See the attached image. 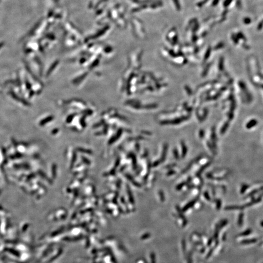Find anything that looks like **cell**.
<instances>
[{
	"instance_id": "obj_3",
	"label": "cell",
	"mask_w": 263,
	"mask_h": 263,
	"mask_svg": "<svg viewBox=\"0 0 263 263\" xmlns=\"http://www.w3.org/2000/svg\"><path fill=\"white\" fill-rule=\"evenodd\" d=\"M227 210H235V209H242L243 208L242 207H240L239 206H230V207H227L226 208Z\"/></svg>"
},
{
	"instance_id": "obj_1",
	"label": "cell",
	"mask_w": 263,
	"mask_h": 263,
	"mask_svg": "<svg viewBox=\"0 0 263 263\" xmlns=\"http://www.w3.org/2000/svg\"><path fill=\"white\" fill-rule=\"evenodd\" d=\"M243 217H244V214L243 212L240 213L239 216V219H238V224L239 226L242 225L243 222Z\"/></svg>"
},
{
	"instance_id": "obj_4",
	"label": "cell",
	"mask_w": 263,
	"mask_h": 263,
	"mask_svg": "<svg viewBox=\"0 0 263 263\" xmlns=\"http://www.w3.org/2000/svg\"><path fill=\"white\" fill-rule=\"evenodd\" d=\"M261 225L263 226V221L261 223Z\"/></svg>"
},
{
	"instance_id": "obj_2",
	"label": "cell",
	"mask_w": 263,
	"mask_h": 263,
	"mask_svg": "<svg viewBox=\"0 0 263 263\" xmlns=\"http://www.w3.org/2000/svg\"><path fill=\"white\" fill-rule=\"evenodd\" d=\"M248 188V185H247V184H243L242 185L241 189V193L242 194L244 193L245 191Z\"/></svg>"
}]
</instances>
